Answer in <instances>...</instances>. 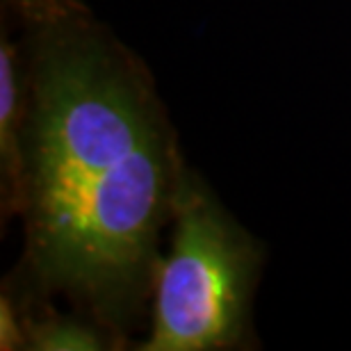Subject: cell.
<instances>
[{
  "label": "cell",
  "instance_id": "obj_3",
  "mask_svg": "<svg viewBox=\"0 0 351 351\" xmlns=\"http://www.w3.org/2000/svg\"><path fill=\"white\" fill-rule=\"evenodd\" d=\"M0 167H3L5 215L25 208V105L21 101L16 48L3 37L0 44Z\"/></svg>",
  "mask_w": 351,
  "mask_h": 351
},
{
  "label": "cell",
  "instance_id": "obj_5",
  "mask_svg": "<svg viewBox=\"0 0 351 351\" xmlns=\"http://www.w3.org/2000/svg\"><path fill=\"white\" fill-rule=\"evenodd\" d=\"M0 347L19 349L25 347V328L23 322L16 317V308L7 297L0 301Z\"/></svg>",
  "mask_w": 351,
  "mask_h": 351
},
{
  "label": "cell",
  "instance_id": "obj_2",
  "mask_svg": "<svg viewBox=\"0 0 351 351\" xmlns=\"http://www.w3.org/2000/svg\"><path fill=\"white\" fill-rule=\"evenodd\" d=\"M173 237L160 258L153 324L144 351H215L242 342L261 254L251 237L189 173L173 194Z\"/></svg>",
  "mask_w": 351,
  "mask_h": 351
},
{
  "label": "cell",
  "instance_id": "obj_4",
  "mask_svg": "<svg viewBox=\"0 0 351 351\" xmlns=\"http://www.w3.org/2000/svg\"><path fill=\"white\" fill-rule=\"evenodd\" d=\"M25 347L39 351H96L105 349V335L96 326L80 319L44 315L37 319H25Z\"/></svg>",
  "mask_w": 351,
  "mask_h": 351
},
{
  "label": "cell",
  "instance_id": "obj_1",
  "mask_svg": "<svg viewBox=\"0 0 351 351\" xmlns=\"http://www.w3.org/2000/svg\"><path fill=\"white\" fill-rule=\"evenodd\" d=\"M25 258L108 331L142 304L182 162L144 66L82 7L25 0Z\"/></svg>",
  "mask_w": 351,
  "mask_h": 351
}]
</instances>
